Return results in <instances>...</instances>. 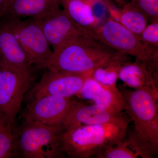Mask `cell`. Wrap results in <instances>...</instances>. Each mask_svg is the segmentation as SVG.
Segmentation results:
<instances>
[{"label": "cell", "instance_id": "52a82bcc", "mask_svg": "<svg viewBox=\"0 0 158 158\" xmlns=\"http://www.w3.org/2000/svg\"><path fill=\"white\" fill-rule=\"evenodd\" d=\"M32 80L31 73L0 68V117L6 123L14 122Z\"/></svg>", "mask_w": 158, "mask_h": 158}, {"label": "cell", "instance_id": "2e32d148", "mask_svg": "<svg viewBox=\"0 0 158 158\" xmlns=\"http://www.w3.org/2000/svg\"><path fill=\"white\" fill-rule=\"evenodd\" d=\"M60 6V0H7L2 18L39 19L59 9Z\"/></svg>", "mask_w": 158, "mask_h": 158}, {"label": "cell", "instance_id": "ac0fdd59", "mask_svg": "<svg viewBox=\"0 0 158 158\" xmlns=\"http://www.w3.org/2000/svg\"><path fill=\"white\" fill-rule=\"evenodd\" d=\"M108 8L113 19L137 35H140L147 25V16L131 2L117 11L112 10L110 7Z\"/></svg>", "mask_w": 158, "mask_h": 158}, {"label": "cell", "instance_id": "277c9868", "mask_svg": "<svg viewBox=\"0 0 158 158\" xmlns=\"http://www.w3.org/2000/svg\"><path fill=\"white\" fill-rule=\"evenodd\" d=\"M120 90L124 111L134 123V131L158 150V94L144 90Z\"/></svg>", "mask_w": 158, "mask_h": 158}, {"label": "cell", "instance_id": "8fae6325", "mask_svg": "<svg viewBox=\"0 0 158 158\" xmlns=\"http://www.w3.org/2000/svg\"><path fill=\"white\" fill-rule=\"evenodd\" d=\"M123 112L118 113L99 105L86 104L74 100L62 122L64 130L85 126L105 124L124 118Z\"/></svg>", "mask_w": 158, "mask_h": 158}, {"label": "cell", "instance_id": "cb8c5ba5", "mask_svg": "<svg viewBox=\"0 0 158 158\" xmlns=\"http://www.w3.org/2000/svg\"><path fill=\"white\" fill-rule=\"evenodd\" d=\"M89 1H92V2H107L108 1L110 0H89ZM118 2H121L122 1L121 0H115Z\"/></svg>", "mask_w": 158, "mask_h": 158}, {"label": "cell", "instance_id": "9c48e42d", "mask_svg": "<svg viewBox=\"0 0 158 158\" xmlns=\"http://www.w3.org/2000/svg\"><path fill=\"white\" fill-rule=\"evenodd\" d=\"M36 20L53 52L70 41L93 34V31L77 25L60 8L45 17Z\"/></svg>", "mask_w": 158, "mask_h": 158}, {"label": "cell", "instance_id": "7402d4cb", "mask_svg": "<svg viewBox=\"0 0 158 158\" xmlns=\"http://www.w3.org/2000/svg\"><path fill=\"white\" fill-rule=\"evenodd\" d=\"M139 36L145 43L158 48V22H154L147 25Z\"/></svg>", "mask_w": 158, "mask_h": 158}, {"label": "cell", "instance_id": "8992f818", "mask_svg": "<svg viewBox=\"0 0 158 158\" xmlns=\"http://www.w3.org/2000/svg\"><path fill=\"white\" fill-rule=\"evenodd\" d=\"M28 122L20 134L19 146L25 157L53 158L61 151L59 136L64 131L62 125H46Z\"/></svg>", "mask_w": 158, "mask_h": 158}, {"label": "cell", "instance_id": "5b68a950", "mask_svg": "<svg viewBox=\"0 0 158 158\" xmlns=\"http://www.w3.org/2000/svg\"><path fill=\"white\" fill-rule=\"evenodd\" d=\"M0 23L8 26L22 46L31 65L44 68L53 51L36 19L22 20L15 18L3 17Z\"/></svg>", "mask_w": 158, "mask_h": 158}, {"label": "cell", "instance_id": "7a4b0ae2", "mask_svg": "<svg viewBox=\"0 0 158 158\" xmlns=\"http://www.w3.org/2000/svg\"><path fill=\"white\" fill-rule=\"evenodd\" d=\"M119 52L100 42L93 34H89L53 52L44 68L60 72H88L94 70Z\"/></svg>", "mask_w": 158, "mask_h": 158}, {"label": "cell", "instance_id": "7c38bea8", "mask_svg": "<svg viewBox=\"0 0 158 158\" xmlns=\"http://www.w3.org/2000/svg\"><path fill=\"white\" fill-rule=\"evenodd\" d=\"M31 64L12 31L0 23V68L31 73Z\"/></svg>", "mask_w": 158, "mask_h": 158}, {"label": "cell", "instance_id": "d4e9b609", "mask_svg": "<svg viewBox=\"0 0 158 158\" xmlns=\"http://www.w3.org/2000/svg\"><path fill=\"white\" fill-rule=\"evenodd\" d=\"M6 124V123L5 122V121L3 120L2 118L0 117V128L3 127H4Z\"/></svg>", "mask_w": 158, "mask_h": 158}, {"label": "cell", "instance_id": "603a6c76", "mask_svg": "<svg viewBox=\"0 0 158 158\" xmlns=\"http://www.w3.org/2000/svg\"><path fill=\"white\" fill-rule=\"evenodd\" d=\"M7 0H0V20L2 19L5 11Z\"/></svg>", "mask_w": 158, "mask_h": 158}, {"label": "cell", "instance_id": "6da1fadb", "mask_svg": "<svg viewBox=\"0 0 158 158\" xmlns=\"http://www.w3.org/2000/svg\"><path fill=\"white\" fill-rule=\"evenodd\" d=\"M131 121L126 116L110 123L64 130L59 136L60 149L71 158L95 156L124 138Z\"/></svg>", "mask_w": 158, "mask_h": 158}, {"label": "cell", "instance_id": "ba28073f", "mask_svg": "<svg viewBox=\"0 0 158 158\" xmlns=\"http://www.w3.org/2000/svg\"><path fill=\"white\" fill-rule=\"evenodd\" d=\"M93 71L71 73L48 70L30 93L32 100L48 95L71 98L80 92Z\"/></svg>", "mask_w": 158, "mask_h": 158}, {"label": "cell", "instance_id": "e0dca14e", "mask_svg": "<svg viewBox=\"0 0 158 158\" xmlns=\"http://www.w3.org/2000/svg\"><path fill=\"white\" fill-rule=\"evenodd\" d=\"M60 6L71 19L81 27L93 31L102 24L95 16L89 0H60Z\"/></svg>", "mask_w": 158, "mask_h": 158}, {"label": "cell", "instance_id": "4fadbf2b", "mask_svg": "<svg viewBox=\"0 0 158 158\" xmlns=\"http://www.w3.org/2000/svg\"><path fill=\"white\" fill-rule=\"evenodd\" d=\"M77 95L118 113L125 110L124 100L121 91L116 86L102 85L91 75L85 81L83 87Z\"/></svg>", "mask_w": 158, "mask_h": 158}, {"label": "cell", "instance_id": "44dd1931", "mask_svg": "<svg viewBox=\"0 0 158 158\" xmlns=\"http://www.w3.org/2000/svg\"><path fill=\"white\" fill-rule=\"evenodd\" d=\"M142 11L148 18L158 22V0H131L130 2Z\"/></svg>", "mask_w": 158, "mask_h": 158}, {"label": "cell", "instance_id": "ffe728a7", "mask_svg": "<svg viewBox=\"0 0 158 158\" xmlns=\"http://www.w3.org/2000/svg\"><path fill=\"white\" fill-rule=\"evenodd\" d=\"M11 126L6 123L0 128V158H9L12 155L14 138L11 133Z\"/></svg>", "mask_w": 158, "mask_h": 158}, {"label": "cell", "instance_id": "9a60e30c", "mask_svg": "<svg viewBox=\"0 0 158 158\" xmlns=\"http://www.w3.org/2000/svg\"><path fill=\"white\" fill-rule=\"evenodd\" d=\"M158 152L135 131L126 135L117 144L105 149L95 157L98 158H152Z\"/></svg>", "mask_w": 158, "mask_h": 158}, {"label": "cell", "instance_id": "5bb4252c", "mask_svg": "<svg viewBox=\"0 0 158 158\" xmlns=\"http://www.w3.org/2000/svg\"><path fill=\"white\" fill-rule=\"evenodd\" d=\"M157 73L147 63L136 59L134 62H125L118 79L134 90H147L158 94Z\"/></svg>", "mask_w": 158, "mask_h": 158}, {"label": "cell", "instance_id": "d6986e66", "mask_svg": "<svg viewBox=\"0 0 158 158\" xmlns=\"http://www.w3.org/2000/svg\"><path fill=\"white\" fill-rule=\"evenodd\" d=\"M127 55L119 52L93 71L91 76L102 85L116 86L121 67L127 61Z\"/></svg>", "mask_w": 158, "mask_h": 158}, {"label": "cell", "instance_id": "3957f363", "mask_svg": "<svg viewBox=\"0 0 158 158\" xmlns=\"http://www.w3.org/2000/svg\"><path fill=\"white\" fill-rule=\"evenodd\" d=\"M100 42L119 52L145 62L158 72V48L148 45L137 35L113 19L101 24L93 31Z\"/></svg>", "mask_w": 158, "mask_h": 158}, {"label": "cell", "instance_id": "30bf717a", "mask_svg": "<svg viewBox=\"0 0 158 158\" xmlns=\"http://www.w3.org/2000/svg\"><path fill=\"white\" fill-rule=\"evenodd\" d=\"M74 100L71 98L48 95L32 100L23 113L27 121L53 126L62 125Z\"/></svg>", "mask_w": 158, "mask_h": 158}]
</instances>
